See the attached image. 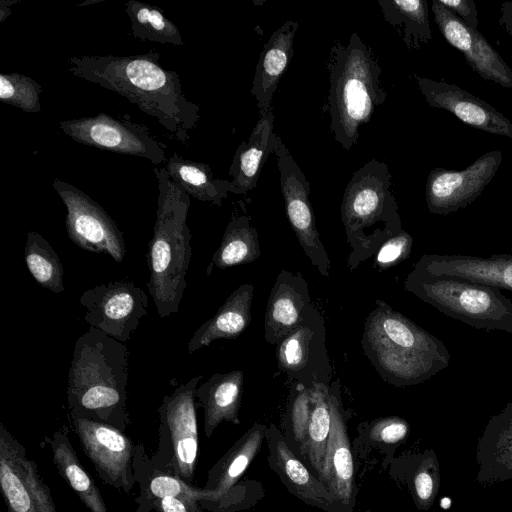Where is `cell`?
<instances>
[{"instance_id": "1", "label": "cell", "mask_w": 512, "mask_h": 512, "mask_svg": "<svg viewBox=\"0 0 512 512\" xmlns=\"http://www.w3.org/2000/svg\"><path fill=\"white\" fill-rule=\"evenodd\" d=\"M160 54L82 55L68 59V70L76 77L100 85L157 118L174 138L186 143L189 131L200 118V108L189 101L176 71L165 69Z\"/></svg>"}, {"instance_id": "2", "label": "cell", "mask_w": 512, "mask_h": 512, "mask_svg": "<svg viewBox=\"0 0 512 512\" xmlns=\"http://www.w3.org/2000/svg\"><path fill=\"white\" fill-rule=\"evenodd\" d=\"M129 350L122 342L90 326L76 341L68 371L71 417L110 424L125 432Z\"/></svg>"}, {"instance_id": "3", "label": "cell", "mask_w": 512, "mask_h": 512, "mask_svg": "<svg viewBox=\"0 0 512 512\" xmlns=\"http://www.w3.org/2000/svg\"><path fill=\"white\" fill-rule=\"evenodd\" d=\"M361 339L363 352L388 384L422 383L449 365L450 354L435 336L377 299Z\"/></svg>"}, {"instance_id": "4", "label": "cell", "mask_w": 512, "mask_h": 512, "mask_svg": "<svg viewBox=\"0 0 512 512\" xmlns=\"http://www.w3.org/2000/svg\"><path fill=\"white\" fill-rule=\"evenodd\" d=\"M158 179L156 222L149 242L147 262L150 271L147 288L158 315L168 317L178 312L192 255L187 214L188 195L173 182L165 167L154 168Z\"/></svg>"}, {"instance_id": "5", "label": "cell", "mask_w": 512, "mask_h": 512, "mask_svg": "<svg viewBox=\"0 0 512 512\" xmlns=\"http://www.w3.org/2000/svg\"><path fill=\"white\" fill-rule=\"evenodd\" d=\"M327 68L330 130L349 150L358 140L360 126L369 122L375 108L387 99L380 81L381 67L371 48L354 32L346 45L331 47Z\"/></svg>"}, {"instance_id": "6", "label": "cell", "mask_w": 512, "mask_h": 512, "mask_svg": "<svg viewBox=\"0 0 512 512\" xmlns=\"http://www.w3.org/2000/svg\"><path fill=\"white\" fill-rule=\"evenodd\" d=\"M340 212L351 248L347 266L354 271L403 230L385 162L373 158L353 174L345 188Z\"/></svg>"}, {"instance_id": "7", "label": "cell", "mask_w": 512, "mask_h": 512, "mask_svg": "<svg viewBox=\"0 0 512 512\" xmlns=\"http://www.w3.org/2000/svg\"><path fill=\"white\" fill-rule=\"evenodd\" d=\"M404 289L476 329L512 333V301L497 287L456 275L433 274L414 265Z\"/></svg>"}, {"instance_id": "8", "label": "cell", "mask_w": 512, "mask_h": 512, "mask_svg": "<svg viewBox=\"0 0 512 512\" xmlns=\"http://www.w3.org/2000/svg\"><path fill=\"white\" fill-rule=\"evenodd\" d=\"M202 378L198 375L163 397L158 408V447L150 456L155 466L173 472L191 485L199 451L195 398Z\"/></svg>"}, {"instance_id": "9", "label": "cell", "mask_w": 512, "mask_h": 512, "mask_svg": "<svg viewBox=\"0 0 512 512\" xmlns=\"http://www.w3.org/2000/svg\"><path fill=\"white\" fill-rule=\"evenodd\" d=\"M276 358L278 369L293 384L310 389L330 382L325 321L316 306L310 304L300 325L277 344Z\"/></svg>"}, {"instance_id": "10", "label": "cell", "mask_w": 512, "mask_h": 512, "mask_svg": "<svg viewBox=\"0 0 512 512\" xmlns=\"http://www.w3.org/2000/svg\"><path fill=\"white\" fill-rule=\"evenodd\" d=\"M59 126L80 144L142 157L155 165L167 162L164 146L151 136L143 124L101 112L96 116L62 120Z\"/></svg>"}, {"instance_id": "11", "label": "cell", "mask_w": 512, "mask_h": 512, "mask_svg": "<svg viewBox=\"0 0 512 512\" xmlns=\"http://www.w3.org/2000/svg\"><path fill=\"white\" fill-rule=\"evenodd\" d=\"M53 187L67 209L65 225L70 240L86 251L108 254L121 262L126 252L123 234L107 212L72 184L55 179Z\"/></svg>"}, {"instance_id": "12", "label": "cell", "mask_w": 512, "mask_h": 512, "mask_svg": "<svg viewBox=\"0 0 512 512\" xmlns=\"http://www.w3.org/2000/svg\"><path fill=\"white\" fill-rule=\"evenodd\" d=\"M274 153L290 226L311 264L323 277H328L331 262L316 227L315 215L309 200L310 183L280 137Z\"/></svg>"}, {"instance_id": "13", "label": "cell", "mask_w": 512, "mask_h": 512, "mask_svg": "<svg viewBox=\"0 0 512 512\" xmlns=\"http://www.w3.org/2000/svg\"><path fill=\"white\" fill-rule=\"evenodd\" d=\"M0 487L8 512H58L26 448L0 423Z\"/></svg>"}, {"instance_id": "14", "label": "cell", "mask_w": 512, "mask_h": 512, "mask_svg": "<svg viewBox=\"0 0 512 512\" xmlns=\"http://www.w3.org/2000/svg\"><path fill=\"white\" fill-rule=\"evenodd\" d=\"M85 455L101 482L130 493L136 483L132 467L136 444L120 429L106 423L71 417Z\"/></svg>"}, {"instance_id": "15", "label": "cell", "mask_w": 512, "mask_h": 512, "mask_svg": "<svg viewBox=\"0 0 512 512\" xmlns=\"http://www.w3.org/2000/svg\"><path fill=\"white\" fill-rule=\"evenodd\" d=\"M79 301L90 326L122 343L130 340L148 308L147 294L131 281L97 285L84 291Z\"/></svg>"}, {"instance_id": "16", "label": "cell", "mask_w": 512, "mask_h": 512, "mask_svg": "<svg viewBox=\"0 0 512 512\" xmlns=\"http://www.w3.org/2000/svg\"><path fill=\"white\" fill-rule=\"evenodd\" d=\"M502 152H486L464 170L435 168L428 175L426 203L432 214L447 215L465 208L479 197L496 175Z\"/></svg>"}, {"instance_id": "17", "label": "cell", "mask_w": 512, "mask_h": 512, "mask_svg": "<svg viewBox=\"0 0 512 512\" xmlns=\"http://www.w3.org/2000/svg\"><path fill=\"white\" fill-rule=\"evenodd\" d=\"M329 401L332 422L320 480L345 512H353L356 503L355 468L337 382L330 387Z\"/></svg>"}, {"instance_id": "18", "label": "cell", "mask_w": 512, "mask_h": 512, "mask_svg": "<svg viewBox=\"0 0 512 512\" xmlns=\"http://www.w3.org/2000/svg\"><path fill=\"white\" fill-rule=\"evenodd\" d=\"M432 12L442 36L464 55L474 72L486 81L512 88V69L478 30L469 28L438 0H432Z\"/></svg>"}, {"instance_id": "19", "label": "cell", "mask_w": 512, "mask_h": 512, "mask_svg": "<svg viewBox=\"0 0 512 512\" xmlns=\"http://www.w3.org/2000/svg\"><path fill=\"white\" fill-rule=\"evenodd\" d=\"M265 440L269 467L291 494L323 511L345 512L325 484L291 450L275 424L267 426Z\"/></svg>"}, {"instance_id": "20", "label": "cell", "mask_w": 512, "mask_h": 512, "mask_svg": "<svg viewBox=\"0 0 512 512\" xmlns=\"http://www.w3.org/2000/svg\"><path fill=\"white\" fill-rule=\"evenodd\" d=\"M426 102L446 110L473 128L512 138V123L486 101L455 84L414 75Z\"/></svg>"}, {"instance_id": "21", "label": "cell", "mask_w": 512, "mask_h": 512, "mask_svg": "<svg viewBox=\"0 0 512 512\" xmlns=\"http://www.w3.org/2000/svg\"><path fill=\"white\" fill-rule=\"evenodd\" d=\"M310 304L309 285L303 275L283 269L268 297L264 317L265 340L277 345L300 325Z\"/></svg>"}, {"instance_id": "22", "label": "cell", "mask_w": 512, "mask_h": 512, "mask_svg": "<svg viewBox=\"0 0 512 512\" xmlns=\"http://www.w3.org/2000/svg\"><path fill=\"white\" fill-rule=\"evenodd\" d=\"M132 467L139 486L135 512H152L157 500L169 496L197 498L203 509L217 502L214 492L188 484L173 472L155 466L142 443L136 444Z\"/></svg>"}, {"instance_id": "23", "label": "cell", "mask_w": 512, "mask_h": 512, "mask_svg": "<svg viewBox=\"0 0 512 512\" xmlns=\"http://www.w3.org/2000/svg\"><path fill=\"white\" fill-rule=\"evenodd\" d=\"M476 482L482 486L512 480V401L487 422L476 446Z\"/></svg>"}, {"instance_id": "24", "label": "cell", "mask_w": 512, "mask_h": 512, "mask_svg": "<svg viewBox=\"0 0 512 512\" xmlns=\"http://www.w3.org/2000/svg\"><path fill=\"white\" fill-rule=\"evenodd\" d=\"M267 425L254 423L209 470L205 490L217 495V502L205 509L221 512L235 485L252 463L265 440Z\"/></svg>"}, {"instance_id": "25", "label": "cell", "mask_w": 512, "mask_h": 512, "mask_svg": "<svg viewBox=\"0 0 512 512\" xmlns=\"http://www.w3.org/2000/svg\"><path fill=\"white\" fill-rule=\"evenodd\" d=\"M297 29L296 21H286L273 32L260 53L251 87V94L257 101L260 116L272 110V98L292 59Z\"/></svg>"}, {"instance_id": "26", "label": "cell", "mask_w": 512, "mask_h": 512, "mask_svg": "<svg viewBox=\"0 0 512 512\" xmlns=\"http://www.w3.org/2000/svg\"><path fill=\"white\" fill-rule=\"evenodd\" d=\"M433 274L456 275L512 291V256L477 257L468 255L424 254L415 264Z\"/></svg>"}, {"instance_id": "27", "label": "cell", "mask_w": 512, "mask_h": 512, "mask_svg": "<svg viewBox=\"0 0 512 512\" xmlns=\"http://www.w3.org/2000/svg\"><path fill=\"white\" fill-rule=\"evenodd\" d=\"M273 123L272 110L260 116L248 141L237 148L228 171L232 177V193L245 194L256 186L264 163L278 143L279 136L273 132Z\"/></svg>"}, {"instance_id": "28", "label": "cell", "mask_w": 512, "mask_h": 512, "mask_svg": "<svg viewBox=\"0 0 512 512\" xmlns=\"http://www.w3.org/2000/svg\"><path fill=\"white\" fill-rule=\"evenodd\" d=\"M244 390V372L215 373L197 387L196 396L204 409V433L210 438L223 421L240 424L239 410Z\"/></svg>"}, {"instance_id": "29", "label": "cell", "mask_w": 512, "mask_h": 512, "mask_svg": "<svg viewBox=\"0 0 512 512\" xmlns=\"http://www.w3.org/2000/svg\"><path fill=\"white\" fill-rule=\"evenodd\" d=\"M253 295L254 287L250 283L241 284L234 290L216 314L195 331L187 346L188 353L216 340L235 339L242 334L252 320Z\"/></svg>"}, {"instance_id": "30", "label": "cell", "mask_w": 512, "mask_h": 512, "mask_svg": "<svg viewBox=\"0 0 512 512\" xmlns=\"http://www.w3.org/2000/svg\"><path fill=\"white\" fill-rule=\"evenodd\" d=\"M44 441L52 452L53 464L57 473L76 493L89 512H108L106 503L90 474L82 466L67 429L57 430Z\"/></svg>"}, {"instance_id": "31", "label": "cell", "mask_w": 512, "mask_h": 512, "mask_svg": "<svg viewBox=\"0 0 512 512\" xmlns=\"http://www.w3.org/2000/svg\"><path fill=\"white\" fill-rule=\"evenodd\" d=\"M165 168L171 180L197 200L220 206L228 193H232L231 181L216 178L208 164L174 153L167 159Z\"/></svg>"}, {"instance_id": "32", "label": "cell", "mask_w": 512, "mask_h": 512, "mask_svg": "<svg viewBox=\"0 0 512 512\" xmlns=\"http://www.w3.org/2000/svg\"><path fill=\"white\" fill-rule=\"evenodd\" d=\"M398 476L405 482L416 508L428 511L434 504L441 484L440 463L433 449L403 457L398 462Z\"/></svg>"}, {"instance_id": "33", "label": "cell", "mask_w": 512, "mask_h": 512, "mask_svg": "<svg viewBox=\"0 0 512 512\" xmlns=\"http://www.w3.org/2000/svg\"><path fill=\"white\" fill-rule=\"evenodd\" d=\"M310 392L312 397L311 416L303 444L296 455L320 479L332 422L329 401L330 386L314 384L310 388Z\"/></svg>"}, {"instance_id": "34", "label": "cell", "mask_w": 512, "mask_h": 512, "mask_svg": "<svg viewBox=\"0 0 512 512\" xmlns=\"http://www.w3.org/2000/svg\"><path fill=\"white\" fill-rule=\"evenodd\" d=\"M261 255L259 236L247 215L232 217L224 231L219 248L214 252L207 268L226 269L248 264Z\"/></svg>"}, {"instance_id": "35", "label": "cell", "mask_w": 512, "mask_h": 512, "mask_svg": "<svg viewBox=\"0 0 512 512\" xmlns=\"http://www.w3.org/2000/svg\"><path fill=\"white\" fill-rule=\"evenodd\" d=\"M378 4L409 49H419L432 39L426 0H379Z\"/></svg>"}, {"instance_id": "36", "label": "cell", "mask_w": 512, "mask_h": 512, "mask_svg": "<svg viewBox=\"0 0 512 512\" xmlns=\"http://www.w3.org/2000/svg\"><path fill=\"white\" fill-rule=\"evenodd\" d=\"M124 9L131 21V30L135 38L184 46L178 27L158 7L138 0H129L125 3Z\"/></svg>"}, {"instance_id": "37", "label": "cell", "mask_w": 512, "mask_h": 512, "mask_svg": "<svg viewBox=\"0 0 512 512\" xmlns=\"http://www.w3.org/2000/svg\"><path fill=\"white\" fill-rule=\"evenodd\" d=\"M24 259L30 274L40 286L54 293L64 291L63 265L53 247L41 234L35 231L27 233Z\"/></svg>"}, {"instance_id": "38", "label": "cell", "mask_w": 512, "mask_h": 512, "mask_svg": "<svg viewBox=\"0 0 512 512\" xmlns=\"http://www.w3.org/2000/svg\"><path fill=\"white\" fill-rule=\"evenodd\" d=\"M312 410V397L310 389L300 384H293L287 411L283 419L284 437L297 454L303 444Z\"/></svg>"}, {"instance_id": "39", "label": "cell", "mask_w": 512, "mask_h": 512, "mask_svg": "<svg viewBox=\"0 0 512 512\" xmlns=\"http://www.w3.org/2000/svg\"><path fill=\"white\" fill-rule=\"evenodd\" d=\"M43 88L33 78L17 73H1L0 99L24 112H41L40 98Z\"/></svg>"}, {"instance_id": "40", "label": "cell", "mask_w": 512, "mask_h": 512, "mask_svg": "<svg viewBox=\"0 0 512 512\" xmlns=\"http://www.w3.org/2000/svg\"><path fill=\"white\" fill-rule=\"evenodd\" d=\"M359 429L370 444L387 452L391 450L392 453L410 434V424L399 416L381 417L364 422Z\"/></svg>"}, {"instance_id": "41", "label": "cell", "mask_w": 512, "mask_h": 512, "mask_svg": "<svg viewBox=\"0 0 512 512\" xmlns=\"http://www.w3.org/2000/svg\"><path fill=\"white\" fill-rule=\"evenodd\" d=\"M412 245L413 237L402 230L381 245L375 254L374 267L384 271L398 265L410 256Z\"/></svg>"}, {"instance_id": "42", "label": "cell", "mask_w": 512, "mask_h": 512, "mask_svg": "<svg viewBox=\"0 0 512 512\" xmlns=\"http://www.w3.org/2000/svg\"><path fill=\"white\" fill-rule=\"evenodd\" d=\"M200 501L187 496L164 497L153 504L152 512H204Z\"/></svg>"}, {"instance_id": "43", "label": "cell", "mask_w": 512, "mask_h": 512, "mask_svg": "<svg viewBox=\"0 0 512 512\" xmlns=\"http://www.w3.org/2000/svg\"><path fill=\"white\" fill-rule=\"evenodd\" d=\"M438 2L458 16L469 28L477 30L478 13L473 0H438Z\"/></svg>"}, {"instance_id": "44", "label": "cell", "mask_w": 512, "mask_h": 512, "mask_svg": "<svg viewBox=\"0 0 512 512\" xmlns=\"http://www.w3.org/2000/svg\"><path fill=\"white\" fill-rule=\"evenodd\" d=\"M499 23L512 37V2H503L500 8Z\"/></svg>"}, {"instance_id": "45", "label": "cell", "mask_w": 512, "mask_h": 512, "mask_svg": "<svg viewBox=\"0 0 512 512\" xmlns=\"http://www.w3.org/2000/svg\"><path fill=\"white\" fill-rule=\"evenodd\" d=\"M17 0H1L0 2V22H3L11 13V6L16 4Z\"/></svg>"}]
</instances>
